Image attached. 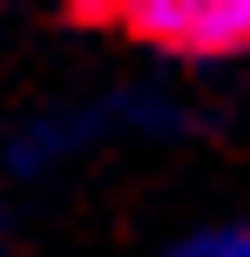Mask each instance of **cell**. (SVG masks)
Wrapping results in <instances>:
<instances>
[{
    "mask_svg": "<svg viewBox=\"0 0 250 257\" xmlns=\"http://www.w3.org/2000/svg\"><path fill=\"white\" fill-rule=\"evenodd\" d=\"M129 27L176 54H237L250 48V0H142Z\"/></svg>",
    "mask_w": 250,
    "mask_h": 257,
    "instance_id": "obj_1",
    "label": "cell"
},
{
    "mask_svg": "<svg viewBox=\"0 0 250 257\" xmlns=\"http://www.w3.org/2000/svg\"><path fill=\"white\" fill-rule=\"evenodd\" d=\"M189 257H250V230H223V237H210V244H196Z\"/></svg>",
    "mask_w": 250,
    "mask_h": 257,
    "instance_id": "obj_2",
    "label": "cell"
}]
</instances>
